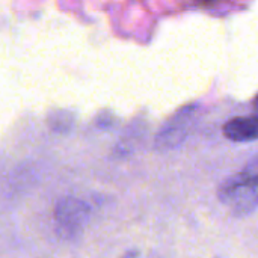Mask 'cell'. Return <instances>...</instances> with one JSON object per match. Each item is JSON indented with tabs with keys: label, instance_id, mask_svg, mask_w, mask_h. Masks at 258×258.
<instances>
[{
	"label": "cell",
	"instance_id": "1",
	"mask_svg": "<svg viewBox=\"0 0 258 258\" xmlns=\"http://www.w3.org/2000/svg\"><path fill=\"white\" fill-rule=\"evenodd\" d=\"M219 201L234 215H248L258 209V157L228 178L218 192Z\"/></svg>",
	"mask_w": 258,
	"mask_h": 258
},
{
	"label": "cell",
	"instance_id": "2",
	"mask_svg": "<svg viewBox=\"0 0 258 258\" xmlns=\"http://www.w3.org/2000/svg\"><path fill=\"white\" fill-rule=\"evenodd\" d=\"M89 218V207L79 198H63L54 207V222L59 236L73 239L79 236Z\"/></svg>",
	"mask_w": 258,
	"mask_h": 258
},
{
	"label": "cell",
	"instance_id": "3",
	"mask_svg": "<svg viewBox=\"0 0 258 258\" xmlns=\"http://www.w3.org/2000/svg\"><path fill=\"white\" fill-rule=\"evenodd\" d=\"M192 115H194L192 107H184L177 115H174L157 135L156 147L160 150H166V148H172L178 145L187 135Z\"/></svg>",
	"mask_w": 258,
	"mask_h": 258
},
{
	"label": "cell",
	"instance_id": "4",
	"mask_svg": "<svg viewBox=\"0 0 258 258\" xmlns=\"http://www.w3.org/2000/svg\"><path fill=\"white\" fill-rule=\"evenodd\" d=\"M224 135L233 142H249L258 139V115L239 116L224 125Z\"/></svg>",
	"mask_w": 258,
	"mask_h": 258
},
{
	"label": "cell",
	"instance_id": "5",
	"mask_svg": "<svg viewBox=\"0 0 258 258\" xmlns=\"http://www.w3.org/2000/svg\"><path fill=\"white\" fill-rule=\"evenodd\" d=\"M136 257H138V251H128V252H127V254H125L122 258H136Z\"/></svg>",
	"mask_w": 258,
	"mask_h": 258
},
{
	"label": "cell",
	"instance_id": "6",
	"mask_svg": "<svg viewBox=\"0 0 258 258\" xmlns=\"http://www.w3.org/2000/svg\"><path fill=\"white\" fill-rule=\"evenodd\" d=\"M252 104H254V107H255V109H258V94H257V95H255V98H254Z\"/></svg>",
	"mask_w": 258,
	"mask_h": 258
}]
</instances>
